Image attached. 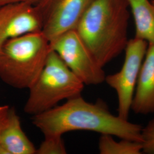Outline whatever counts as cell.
<instances>
[{
	"label": "cell",
	"instance_id": "15",
	"mask_svg": "<svg viewBox=\"0 0 154 154\" xmlns=\"http://www.w3.org/2000/svg\"><path fill=\"white\" fill-rule=\"evenodd\" d=\"M10 107L8 105L0 106V132L7 121Z\"/></svg>",
	"mask_w": 154,
	"mask_h": 154
},
{
	"label": "cell",
	"instance_id": "8",
	"mask_svg": "<svg viewBox=\"0 0 154 154\" xmlns=\"http://www.w3.org/2000/svg\"><path fill=\"white\" fill-rule=\"evenodd\" d=\"M43 22L37 7L25 2L0 6V48L9 39L42 31Z\"/></svg>",
	"mask_w": 154,
	"mask_h": 154
},
{
	"label": "cell",
	"instance_id": "11",
	"mask_svg": "<svg viewBox=\"0 0 154 154\" xmlns=\"http://www.w3.org/2000/svg\"><path fill=\"white\" fill-rule=\"evenodd\" d=\"M134 18L135 37L154 44V4L149 0H127Z\"/></svg>",
	"mask_w": 154,
	"mask_h": 154
},
{
	"label": "cell",
	"instance_id": "10",
	"mask_svg": "<svg viewBox=\"0 0 154 154\" xmlns=\"http://www.w3.org/2000/svg\"><path fill=\"white\" fill-rule=\"evenodd\" d=\"M36 149L23 131L16 111L10 107L5 125L0 132V154H35Z\"/></svg>",
	"mask_w": 154,
	"mask_h": 154
},
{
	"label": "cell",
	"instance_id": "7",
	"mask_svg": "<svg viewBox=\"0 0 154 154\" xmlns=\"http://www.w3.org/2000/svg\"><path fill=\"white\" fill-rule=\"evenodd\" d=\"M95 0H40L35 5L43 22L42 32L50 42L75 30L84 13Z\"/></svg>",
	"mask_w": 154,
	"mask_h": 154
},
{
	"label": "cell",
	"instance_id": "2",
	"mask_svg": "<svg viewBox=\"0 0 154 154\" xmlns=\"http://www.w3.org/2000/svg\"><path fill=\"white\" fill-rule=\"evenodd\" d=\"M130 9L127 0H95L75 30L103 67L125 51Z\"/></svg>",
	"mask_w": 154,
	"mask_h": 154
},
{
	"label": "cell",
	"instance_id": "5",
	"mask_svg": "<svg viewBox=\"0 0 154 154\" xmlns=\"http://www.w3.org/2000/svg\"><path fill=\"white\" fill-rule=\"evenodd\" d=\"M148 45V42L143 39L136 37L130 39L125 49V57L121 69L105 78V82L117 94L118 116L125 120H128L131 110L139 74Z\"/></svg>",
	"mask_w": 154,
	"mask_h": 154
},
{
	"label": "cell",
	"instance_id": "3",
	"mask_svg": "<svg viewBox=\"0 0 154 154\" xmlns=\"http://www.w3.org/2000/svg\"><path fill=\"white\" fill-rule=\"evenodd\" d=\"M51 50L42 31L9 39L0 48V79L17 89L29 88L44 67Z\"/></svg>",
	"mask_w": 154,
	"mask_h": 154
},
{
	"label": "cell",
	"instance_id": "16",
	"mask_svg": "<svg viewBox=\"0 0 154 154\" xmlns=\"http://www.w3.org/2000/svg\"><path fill=\"white\" fill-rule=\"evenodd\" d=\"M39 1L40 0H0V6L14 2H25L35 5L38 3Z\"/></svg>",
	"mask_w": 154,
	"mask_h": 154
},
{
	"label": "cell",
	"instance_id": "14",
	"mask_svg": "<svg viewBox=\"0 0 154 154\" xmlns=\"http://www.w3.org/2000/svg\"><path fill=\"white\" fill-rule=\"evenodd\" d=\"M143 153L154 154V118L148 122L142 130Z\"/></svg>",
	"mask_w": 154,
	"mask_h": 154
},
{
	"label": "cell",
	"instance_id": "4",
	"mask_svg": "<svg viewBox=\"0 0 154 154\" xmlns=\"http://www.w3.org/2000/svg\"><path fill=\"white\" fill-rule=\"evenodd\" d=\"M85 84L51 50L38 78L29 88L24 112L35 116L55 107L63 100L81 95Z\"/></svg>",
	"mask_w": 154,
	"mask_h": 154
},
{
	"label": "cell",
	"instance_id": "12",
	"mask_svg": "<svg viewBox=\"0 0 154 154\" xmlns=\"http://www.w3.org/2000/svg\"><path fill=\"white\" fill-rule=\"evenodd\" d=\"M99 153L101 154H141L143 146L140 142L121 139L116 141L112 135L103 134L98 143Z\"/></svg>",
	"mask_w": 154,
	"mask_h": 154
},
{
	"label": "cell",
	"instance_id": "17",
	"mask_svg": "<svg viewBox=\"0 0 154 154\" xmlns=\"http://www.w3.org/2000/svg\"><path fill=\"white\" fill-rule=\"evenodd\" d=\"M151 2H152V4H154V0H152V1H151Z\"/></svg>",
	"mask_w": 154,
	"mask_h": 154
},
{
	"label": "cell",
	"instance_id": "9",
	"mask_svg": "<svg viewBox=\"0 0 154 154\" xmlns=\"http://www.w3.org/2000/svg\"><path fill=\"white\" fill-rule=\"evenodd\" d=\"M131 110L137 114L154 113V44H149L139 74Z\"/></svg>",
	"mask_w": 154,
	"mask_h": 154
},
{
	"label": "cell",
	"instance_id": "6",
	"mask_svg": "<svg viewBox=\"0 0 154 154\" xmlns=\"http://www.w3.org/2000/svg\"><path fill=\"white\" fill-rule=\"evenodd\" d=\"M51 49L85 85L105 82L103 67L94 58L75 30L62 34L50 42Z\"/></svg>",
	"mask_w": 154,
	"mask_h": 154
},
{
	"label": "cell",
	"instance_id": "13",
	"mask_svg": "<svg viewBox=\"0 0 154 154\" xmlns=\"http://www.w3.org/2000/svg\"><path fill=\"white\" fill-rule=\"evenodd\" d=\"M37 154H66V147L62 136L45 137L44 141L36 149Z\"/></svg>",
	"mask_w": 154,
	"mask_h": 154
},
{
	"label": "cell",
	"instance_id": "1",
	"mask_svg": "<svg viewBox=\"0 0 154 154\" xmlns=\"http://www.w3.org/2000/svg\"><path fill=\"white\" fill-rule=\"evenodd\" d=\"M33 125L44 137L62 136L77 130L90 131L142 143L143 127L112 114L99 99L90 103L79 95L33 116Z\"/></svg>",
	"mask_w": 154,
	"mask_h": 154
}]
</instances>
